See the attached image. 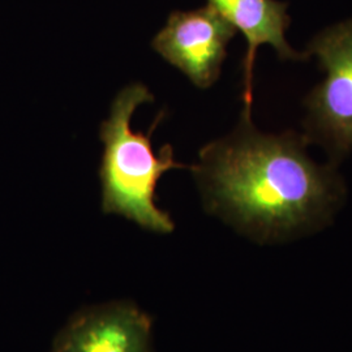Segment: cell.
I'll return each mask as SVG.
<instances>
[{
	"label": "cell",
	"mask_w": 352,
	"mask_h": 352,
	"mask_svg": "<svg viewBox=\"0 0 352 352\" xmlns=\"http://www.w3.org/2000/svg\"><path fill=\"white\" fill-rule=\"evenodd\" d=\"M307 55L316 56L327 72L305 101L307 140L340 158L352 151V20L322 30Z\"/></svg>",
	"instance_id": "cell-3"
},
{
	"label": "cell",
	"mask_w": 352,
	"mask_h": 352,
	"mask_svg": "<svg viewBox=\"0 0 352 352\" xmlns=\"http://www.w3.org/2000/svg\"><path fill=\"white\" fill-rule=\"evenodd\" d=\"M228 24L247 39V54L243 60L245 104L244 116L251 118L253 67L257 50L270 45L283 60H302L307 55L294 50L286 41L289 26L287 4L278 0H208Z\"/></svg>",
	"instance_id": "cell-6"
},
{
	"label": "cell",
	"mask_w": 352,
	"mask_h": 352,
	"mask_svg": "<svg viewBox=\"0 0 352 352\" xmlns=\"http://www.w3.org/2000/svg\"><path fill=\"white\" fill-rule=\"evenodd\" d=\"M294 132L264 135L244 116L235 132L208 144L192 171L206 206L241 230L276 236L324 213L340 184L312 161Z\"/></svg>",
	"instance_id": "cell-1"
},
{
	"label": "cell",
	"mask_w": 352,
	"mask_h": 352,
	"mask_svg": "<svg viewBox=\"0 0 352 352\" xmlns=\"http://www.w3.org/2000/svg\"><path fill=\"white\" fill-rule=\"evenodd\" d=\"M235 33V28L208 4L195 11L171 13L151 47L193 85L208 89L221 76L227 46Z\"/></svg>",
	"instance_id": "cell-4"
},
{
	"label": "cell",
	"mask_w": 352,
	"mask_h": 352,
	"mask_svg": "<svg viewBox=\"0 0 352 352\" xmlns=\"http://www.w3.org/2000/svg\"><path fill=\"white\" fill-rule=\"evenodd\" d=\"M151 320L131 302L94 307L71 318L50 352H151Z\"/></svg>",
	"instance_id": "cell-5"
},
{
	"label": "cell",
	"mask_w": 352,
	"mask_h": 352,
	"mask_svg": "<svg viewBox=\"0 0 352 352\" xmlns=\"http://www.w3.org/2000/svg\"><path fill=\"white\" fill-rule=\"evenodd\" d=\"M154 97L142 84H132L119 91L111 104L110 118L100 129L104 145L100 167L102 210L118 214L157 234H170L175 225L168 213L155 204V188L166 171L192 168L179 164L171 145H164L158 155L151 148V135L160 124V113L149 132H135L131 126L132 115L142 103Z\"/></svg>",
	"instance_id": "cell-2"
}]
</instances>
